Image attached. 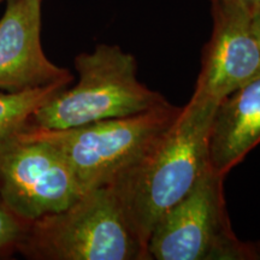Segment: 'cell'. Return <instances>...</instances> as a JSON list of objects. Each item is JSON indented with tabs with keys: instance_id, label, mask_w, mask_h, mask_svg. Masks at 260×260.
Wrapping results in <instances>:
<instances>
[{
	"instance_id": "cell-1",
	"label": "cell",
	"mask_w": 260,
	"mask_h": 260,
	"mask_svg": "<svg viewBox=\"0 0 260 260\" xmlns=\"http://www.w3.org/2000/svg\"><path fill=\"white\" fill-rule=\"evenodd\" d=\"M217 106L194 90L147 152L110 184L126 223L146 249L162 214L189 193L210 165L209 139Z\"/></svg>"
},
{
	"instance_id": "cell-2",
	"label": "cell",
	"mask_w": 260,
	"mask_h": 260,
	"mask_svg": "<svg viewBox=\"0 0 260 260\" xmlns=\"http://www.w3.org/2000/svg\"><path fill=\"white\" fill-rule=\"evenodd\" d=\"M79 82L64 88L32 113L28 125L68 129L110 118L136 115L169 104L138 79L133 54L117 45L100 44L75 58Z\"/></svg>"
},
{
	"instance_id": "cell-3",
	"label": "cell",
	"mask_w": 260,
	"mask_h": 260,
	"mask_svg": "<svg viewBox=\"0 0 260 260\" xmlns=\"http://www.w3.org/2000/svg\"><path fill=\"white\" fill-rule=\"evenodd\" d=\"M17 251L34 260H151L110 186L29 222Z\"/></svg>"
},
{
	"instance_id": "cell-4",
	"label": "cell",
	"mask_w": 260,
	"mask_h": 260,
	"mask_svg": "<svg viewBox=\"0 0 260 260\" xmlns=\"http://www.w3.org/2000/svg\"><path fill=\"white\" fill-rule=\"evenodd\" d=\"M181 107L167 105L68 129L25 125L35 138L56 147L84 191L110 186L144 155L176 118Z\"/></svg>"
},
{
	"instance_id": "cell-5",
	"label": "cell",
	"mask_w": 260,
	"mask_h": 260,
	"mask_svg": "<svg viewBox=\"0 0 260 260\" xmlns=\"http://www.w3.org/2000/svg\"><path fill=\"white\" fill-rule=\"evenodd\" d=\"M224 176L209 165L183 199L158 220L147 242L155 260H254V243L240 241L228 216Z\"/></svg>"
},
{
	"instance_id": "cell-6",
	"label": "cell",
	"mask_w": 260,
	"mask_h": 260,
	"mask_svg": "<svg viewBox=\"0 0 260 260\" xmlns=\"http://www.w3.org/2000/svg\"><path fill=\"white\" fill-rule=\"evenodd\" d=\"M86 191L61 153L22 128L0 140V198L25 222L67 209Z\"/></svg>"
},
{
	"instance_id": "cell-7",
	"label": "cell",
	"mask_w": 260,
	"mask_h": 260,
	"mask_svg": "<svg viewBox=\"0 0 260 260\" xmlns=\"http://www.w3.org/2000/svg\"><path fill=\"white\" fill-rule=\"evenodd\" d=\"M212 32L205 45L195 92L220 103L260 77V50L249 6L240 0H210Z\"/></svg>"
},
{
	"instance_id": "cell-8",
	"label": "cell",
	"mask_w": 260,
	"mask_h": 260,
	"mask_svg": "<svg viewBox=\"0 0 260 260\" xmlns=\"http://www.w3.org/2000/svg\"><path fill=\"white\" fill-rule=\"evenodd\" d=\"M42 0H6L0 18V90H23L71 83L69 70L48 59L41 45Z\"/></svg>"
},
{
	"instance_id": "cell-9",
	"label": "cell",
	"mask_w": 260,
	"mask_h": 260,
	"mask_svg": "<svg viewBox=\"0 0 260 260\" xmlns=\"http://www.w3.org/2000/svg\"><path fill=\"white\" fill-rule=\"evenodd\" d=\"M260 144V77L224 98L217 106L209 139V162L225 177Z\"/></svg>"
},
{
	"instance_id": "cell-10",
	"label": "cell",
	"mask_w": 260,
	"mask_h": 260,
	"mask_svg": "<svg viewBox=\"0 0 260 260\" xmlns=\"http://www.w3.org/2000/svg\"><path fill=\"white\" fill-rule=\"evenodd\" d=\"M69 84L54 83L18 93L0 90V140L24 128L32 113Z\"/></svg>"
},
{
	"instance_id": "cell-11",
	"label": "cell",
	"mask_w": 260,
	"mask_h": 260,
	"mask_svg": "<svg viewBox=\"0 0 260 260\" xmlns=\"http://www.w3.org/2000/svg\"><path fill=\"white\" fill-rule=\"evenodd\" d=\"M28 223L11 212L0 198V253L17 249L27 232Z\"/></svg>"
},
{
	"instance_id": "cell-12",
	"label": "cell",
	"mask_w": 260,
	"mask_h": 260,
	"mask_svg": "<svg viewBox=\"0 0 260 260\" xmlns=\"http://www.w3.org/2000/svg\"><path fill=\"white\" fill-rule=\"evenodd\" d=\"M251 25H252V31L254 35L256 44L260 50V5L251 6Z\"/></svg>"
},
{
	"instance_id": "cell-13",
	"label": "cell",
	"mask_w": 260,
	"mask_h": 260,
	"mask_svg": "<svg viewBox=\"0 0 260 260\" xmlns=\"http://www.w3.org/2000/svg\"><path fill=\"white\" fill-rule=\"evenodd\" d=\"M240 2H242L243 4H246L247 6H255V5H260V0H240Z\"/></svg>"
},
{
	"instance_id": "cell-14",
	"label": "cell",
	"mask_w": 260,
	"mask_h": 260,
	"mask_svg": "<svg viewBox=\"0 0 260 260\" xmlns=\"http://www.w3.org/2000/svg\"><path fill=\"white\" fill-rule=\"evenodd\" d=\"M254 247H255V251L258 253V258L260 259V242H256L254 243Z\"/></svg>"
},
{
	"instance_id": "cell-15",
	"label": "cell",
	"mask_w": 260,
	"mask_h": 260,
	"mask_svg": "<svg viewBox=\"0 0 260 260\" xmlns=\"http://www.w3.org/2000/svg\"><path fill=\"white\" fill-rule=\"evenodd\" d=\"M3 2H6V0H0V3H3Z\"/></svg>"
}]
</instances>
